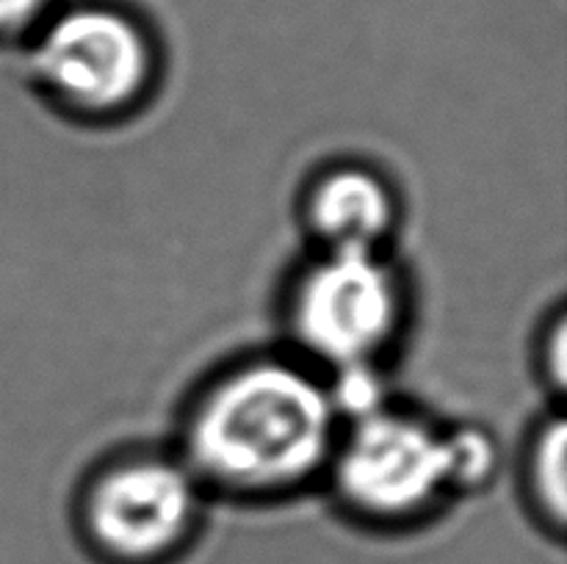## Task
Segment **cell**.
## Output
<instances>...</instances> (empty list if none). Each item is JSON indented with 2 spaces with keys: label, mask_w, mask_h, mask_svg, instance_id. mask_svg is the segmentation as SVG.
Listing matches in <instances>:
<instances>
[{
  "label": "cell",
  "mask_w": 567,
  "mask_h": 564,
  "mask_svg": "<svg viewBox=\"0 0 567 564\" xmlns=\"http://www.w3.org/2000/svg\"><path fill=\"white\" fill-rule=\"evenodd\" d=\"M341 435L327 376L299 357H252L194 396L181 457L205 490L280 498L324 479Z\"/></svg>",
  "instance_id": "1"
},
{
  "label": "cell",
  "mask_w": 567,
  "mask_h": 564,
  "mask_svg": "<svg viewBox=\"0 0 567 564\" xmlns=\"http://www.w3.org/2000/svg\"><path fill=\"white\" fill-rule=\"evenodd\" d=\"M28 66L55 108L75 119L111 122L147 103L158 81V48L125 9L78 3L39 22Z\"/></svg>",
  "instance_id": "2"
},
{
  "label": "cell",
  "mask_w": 567,
  "mask_h": 564,
  "mask_svg": "<svg viewBox=\"0 0 567 564\" xmlns=\"http://www.w3.org/2000/svg\"><path fill=\"white\" fill-rule=\"evenodd\" d=\"M408 318V291L385 252L319 249L293 280L286 321L299 359L321 374L380 365Z\"/></svg>",
  "instance_id": "3"
},
{
  "label": "cell",
  "mask_w": 567,
  "mask_h": 564,
  "mask_svg": "<svg viewBox=\"0 0 567 564\" xmlns=\"http://www.w3.org/2000/svg\"><path fill=\"white\" fill-rule=\"evenodd\" d=\"M324 479L358 518L413 523L454 495L446 431L424 415L388 404L341 426Z\"/></svg>",
  "instance_id": "4"
},
{
  "label": "cell",
  "mask_w": 567,
  "mask_h": 564,
  "mask_svg": "<svg viewBox=\"0 0 567 564\" xmlns=\"http://www.w3.org/2000/svg\"><path fill=\"white\" fill-rule=\"evenodd\" d=\"M205 492L181 453H125L83 484L78 520L89 545L109 562L161 564L192 542Z\"/></svg>",
  "instance_id": "5"
},
{
  "label": "cell",
  "mask_w": 567,
  "mask_h": 564,
  "mask_svg": "<svg viewBox=\"0 0 567 564\" xmlns=\"http://www.w3.org/2000/svg\"><path fill=\"white\" fill-rule=\"evenodd\" d=\"M302 216L319 249L385 252L399 227V197L382 171L336 164L310 180Z\"/></svg>",
  "instance_id": "6"
},
{
  "label": "cell",
  "mask_w": 567,
  "mask_h": 564,
  "mask_svg": "<svg viewBox=\"0 0 567 564\" xmlns=\"http://www.w3.org/2000/svg\"><path fill=\"white\" fill-rule=\"evenodd\" d=\"M526 490L532 506L551 531L565 525L567 509V429L563 415H551L535 431L526 453Z\"/></svg>",
  "instance_id": "7"
},
{
  "label": "cell",
  "mask_w": 567,
  "mask_h": 564,
  "mask_svg": "<svg viewBox=\"0 0 567 564\" xmlns=\"http://www.w3.org/2000/svg\"><path fill=\"white\" fill-rule=\"evenodd\" d=\"M452 492H474L493 479L498 468V446L482 426H457L446 431Z\"/></svg>",
  "instance_id": "8"
},
{
  "label": "cell",
  "mask_w": 567,
  "mask_h": 564,
  "mask_svg": "<svg viewBox=\"0 0 567 564\" xmlns=\"http://www.w3.org/2000/svg\"><path fill=\"white\" fill-rule=\"evenodd\" d=\"M50 0H0V39L31 36L48 17Z\"/></svg>",
  "instance_id": "9"
},
{
  "label": "cell",
  "mask_w": 567,
  "mask_h": 564,
  "mask_svg": "<svg viewBox=\"0 0 567 564\" xmlns=\"http://www.w3.org/2000/svg\"><path fill=\"white\" fill-rule=\"evenodd\" d=\"M540 370L548 382L554 385V390H563L565 376H567V324L565 315H554L551 326H548L546 337H543L540 346Z\"/></svg>",
  "instance_id": "10"
}]
</instances>
